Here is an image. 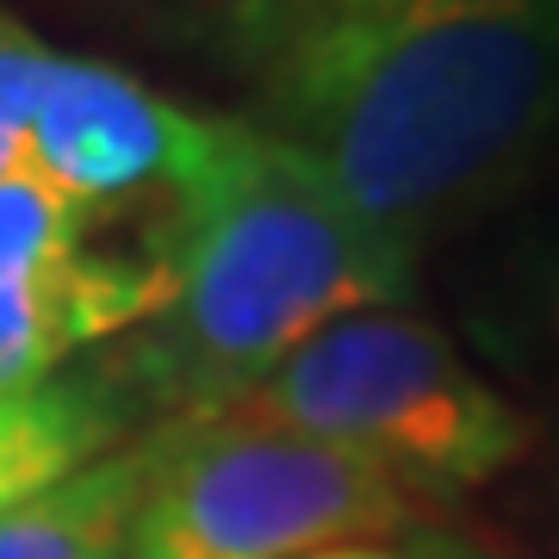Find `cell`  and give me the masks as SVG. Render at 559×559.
<instances>
[{"label": "cell", "instance_id": "obj_1", "mask_svg": "<svg viewBox=\"0 0 559 559\" xmlns=\"http://www.w3.org/2000/svg\"><path fill=\"white\" fill-rule=\"evenodd\" d=\"M175 38L373 224L423 242L559 131V0H175Z\"/></svg>", "mask_w": 559, "mask_h": 559}, {"label": "cell", "instance_id": "obj_2", "mask_svg": "<svg viewBox=\"0 0 559 559\" xmlns=\"http://www.w3.org/2000/svg\"><path fill=\"white\" fill-rule=\"evenodd\" d=\"M168 305L112 360L138 411L212 417L355 311L417 286V242L360 212L299 150L224 119L200 180L156 212Z\"/></svg>", "mask_w": 559, "mask_h": 559}, {"label": "cell", "instance_id": "obj_3", "mask_svg": "<svg viewBox=\"0 0 559 559\" xmlns=\"http://www.w3.org/2000/svg\"><path fill=\"white\" fill-rule=\"evenodd\" d=\"M230 411L336 441L385 466L417 498H448L528 454V417L460 355L448 330L411 311H355L299 342Z\"/></svg>", "mask_w": 559, "mask_h": 559}, {"label": "cell", "instance_id": "obj_4", "mask_svg": "<svg viewBox=\"0 0 559 559\" xmlns=\"http://www.w3.org/2000/svg\"><path fill=\"white\" fill-rule=\"evenodd\" d=\"M423 498L336 441L280 429L249 411L156 423L131 559H311L392 540Z\"/></svg>", "mask_w": 559, "mask_h": 559}, {"label": "cell", "instance_id": "obj_5", "mask_svg": "<svg viewBox=\"0 0 559 559\" xmlns=\"http://www.w3.org/2000/svg\"><path fill=\"white\" fill-rule=\"evenodd\" d=\"M224 112H187L112 62L50 57L32 112V175L81 212L156 200L162 212L200 180Z\"/></svg>", "mask_w": 559, "mask_h": 559}, {"label": "cell", "instance_id": "obj_6", "mask_svg": "<svg viewBox=\"0 0 559 559\" xmlns=\"http://www.w3.org/2000/svg\"><path fill=\"white\" fill-rule=\"evenodd\" d=\"M168 305V267L156 242L143 255L75 249L62 261L0 280V399L57 380L62 360L112 336H131Z\"/></svg>", "mask_w": 559, "mask_h": 559}, {"label": "cell", "instance_id": "obj_7", "mask_svg": "<svg viewBox=\"0 0 559 559\" xmlns=\"http://www.w3.org/2000/svg\"><path fill=\"white\" fill-rule=\"evenodd\" d=\"M150 473H156V429L0 510V559H131V528Z\"/></svg>", "mask_w": 559, "mask_h": 559}, {"label": "cell", "instance_id": "obj_8", "mask_svg": "<svg viewBox=\"0 0 559 559\" xmlns=\"http://www.w3.org/2000/svg\"><path fill=\"white\" fill-rule=\"evenodd\" d=\"M131 411H138V399L119 385L112 367L62 373L38 392L0 399V510L69 479L87 460L112 454Z\"/></svg>", "mask_w": 559, "mask_h": 559}, {"label": "cell", "instance_id": "obj_9", "mask_svg": "<svg viewBox=\"0 0 559 559\" xmlns=\"http://www.w3.org/2000/svg\"><path fill=\"white\" fill-rule=\"evenodd\" d=\"M87 230H94V212L62 200L57 187H44L32 168L0 180V280L87 249Z\"/></svg>", "mask_w": 559, "mask_h": 559}, {"label": "cell", "instance_id": "obj_10", "mask_svg": "<svg viewBox=\"0 0 559 559\" xmlns=\"http://www.w3.org/2000/svg\"><path fill=\"white\" fill-rule=\"evenodd\" d=\"M50 57L57 50L32 25L0 13V180L25 175V162H32V112H38Z\"/></svg>", "mask_w": 559, "mask_h": 559}, {"label": "cell", "instance_id": "obj_11", "mask_svg": "<svg viewBox=\"0 0 559 559\" xmlns=\"http://www.w3.org/2000/svg\"><path fill=\"white\" fill-rule=\"evenodd\" d=\"M535 311H540V323L559 336V242H554V255L540 261V274H535Z\"/></svg>", "mask_w": 559, "mask_h": 559}, {"label": "cell", "instance_id": "obj_12", "mask_svg": "<svg viewBox=\"0 0 559 559\" xmlns=\"http://www.w3.org/2000/svg\"><path fill=\"white\" fill-rule=\"evenodd\" d=\"M311 559H423V554H404V547L367 540V547H330V554H311Z\"/></svg>", "mask_w": 559, "mask_h": 559}]
</instances>
